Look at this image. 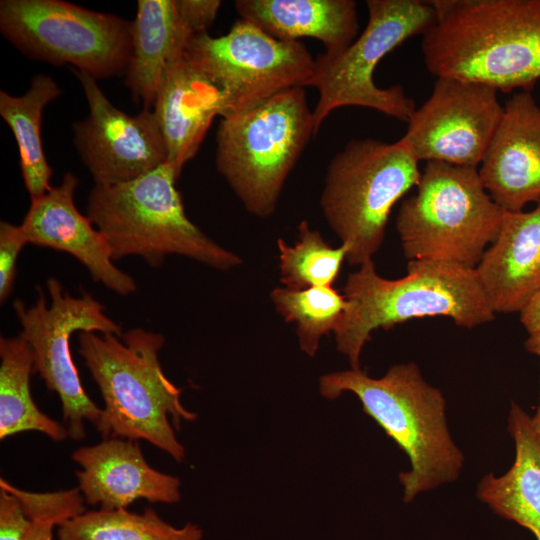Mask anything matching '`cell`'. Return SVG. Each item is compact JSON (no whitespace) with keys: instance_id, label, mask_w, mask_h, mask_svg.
<instances>
[{"instance_id":"obj_1","label":"cell","mask_w":540,"mask_h":540,"mask_svg":"<svg viewBox=\"0 0 540 540\" xmlns=\"http://www.w3.org/2000/svg\"><path fill=\"white\" fill-rule=\"evenodd\" d=\"M436 21L422 36L437 78L531 92L540 79V0H431Z\"/></svg>"},{"instance_id":"obj_2","label":"cell","mask_w":540,"mask_h":540,"mask_svg":"<svg viewBox=\"0 0 540 540\" xmlns=\"http://www.w3.org/2000/svg\"><path fill=\"white\" fill-rule=\"evenodd\" d=\"M162 334L133 328L121 337L79 333V353L104 401L97 429L104 438L145 440L175 461L185 457L173 426L197 414L181 403V390L164 374L159 352Z\"/></svg>"},{"instance_id":"obj_3","label":"cell","mask_w":540,"mask_h":540,"mask_svg":"<svg viewBox=\"0 0 540 540\" xmlns=\"http://www.w3.org/2000/svg\"><path fill=\"white\" fill-rule=\"evenodd\" d=\"M319 390L329 400L355 394L364 412L408 455L411 468L399 474L404 502L458 478L464 455L449 432L445 398L416 363L393 365L381 378L361 369L325 374Z\"/></svg>"},{"instance_id":"obj_4","label":"cell","mask_w":540,"mask_h":540,"mask_svg":"<svg viewBox=\"0 0 540 540\" xmlns=\"http://www.w3.org/2000/svg\"><path fill=\"white\" fill-rule=\"evenodd\" d=\"M344 296L349 306L334 334L351 369H361L362 349L378 328L437 316L473 328L495 318L476 270L444 262L408 261L405 276L386 279L368 260L348 275Z\"/></svg>"},{"instance_id":"obj_5","label":"cell","mask_w":540,"mask_h":540,"mask_svg":"<svg viewBox=\"0 0 540 540\" xmlns=\"http://www.w3.org/2000/svg\"><path fill=\"white\" fill-rule=\"evenodd\" d=\"M178 178L166 162L129 182L93 187L87 216L107 239L113 259L135 255L157 267L166 256L181 255L218 270L241 264L187 217Z\"/></svg>"},{"instance_id":"obj_6","label":"cell","mask_w":540,"mask_h":540,"mask_svg":"<svg viewBox=\"0 0 540 540\" xmlns=\"http://www.w3.org/2000/svg\"><path fill=\"white\" fill-rule=\"evenodd\" d=\"M416 187L396 217L404 256L475 269L505 215L478 168L427 162Z\"/></svg>"},{"instance_id":"obj_7","label":"cell","mask_w":540,"mask_h":540,"mask_svg":"<svg viewBox=\"0 0 540 540\" xmlns=\"http://www.w3.org/2000/svg\"><path fill=\"white\" fill-rule=\"evenodd\" d=\"M315 135L304 87L291 88L221 119L216 167L246 210L266 218L275 211L288 175Z\"/></svg>"},{"instance_id":"obj_8","label":"cell","mask_w":540,"mask_h":540,"mask_svg":"<svg viewBox=\"0 0 540 540\" xmlns=\"http://www.w3.org/2000/svg\"><path fill=\"white\" fill-rule=\"evenodd\" d=\"M419 162L398 142L350 140L330 160L320 205L331 230L360 266L381 247L393 206L421 178Z\"/></svg>"},{"instance_id":"obj_9","label":"cell","mask_w":540,"mask_h":540,"mask_svg":"<svg viewBox=\"0 0 540 540\" xmlns=\"http://www.w3.org/2000/svg\"><path fill=\"white\" fill-rule=\"evenodd\" d=\"M366 5L368 22L362 33L341 52L322 53L315 59L307 85L319 92L313 109L315 134L341 107L370 108L406 122L416 110L402 86L378 87L374 71L388 53L432 27L436 10L430 1L419 0H368Z\"/></svg>"},{"instance_id":"obj_10","label":"cell","mask_w":540,"mask_h":540,"mask_svg":"<svg viewBox=\"0 0 540 540\" xmlns=\"http://www.w3.org/2000/svg\"><path fill=\"white\" fill-rule=\"evenodd\" d=\"M132 22L63 0H2L0 31L21 53L105 79L125 74Z\"/></svg>"},{"instance_id":"obj_11","label":"cell","mask_w":540,"mask_h":540,"mask_svg":"<svg viewBox=\"0 0 540 540\" xmlns=\"http://www.w3.org/2000/svg\"><path fill=\"white\" fill-rule=\"evenodd\" d=\"M46 285L50 305L40 291L32 306L27 307L16 299L13 308L22 328L19 335L32 350L33 373H38L46 387L57 393L68 437L80 441L86 436L85 421L98 429L103 412L81 384L71 355L70 337L76 331L111 333L119 337L123 332L89 293L73 297L63 291L55 278H49Z\"/></svg>"},{"instance_id":"obj_12","label":"cell","mask_w":540,"mask_h":540,"mask_svg":"<svg viewBox=\"0 0 540 540\" xmlns=\"http://www.w3.org/2000/svg\"><path fill=\"white\" fill-rule=\"evenodd\" d=\"M184 56L224 93V117L253 109L291 88L306 87L315 67L300 41L279 40L241 18L224 35H195Z\"/></svg>"},{"instance_id":"obj_13","label":"cell","mask_w":540,"mask_h":540,"mask_svg":"<svg viewBox=\"0 0 540 540\" xmlns=\"http://www.w3.org/2000/svg\"><path fill=\"white\" fill-rule=\"evenodd\" d=\"M497 92L478 82L437 78L397 141L418 162L478 168L504 112Z\"/></svg>"},{"instance_id":"obj_14","label":"cell","mask_w":540,"mask_h":540,"mask_svg":"<svg viewBox=\"0 0 540 540\" xmlns=\"http://www.w3.org/2000/svg\"><path fill=\"white\" fill-rule=\"evenodd\" d=\"M89 106L73 124L74 144L96 186L134 180L167 162L166 144L153 110L129 115L115 107L92 76L72 68Z\"/></svg>"},{"instance_id":"obj_15","label":"cell","mask_w":540,"mask_h":540,"mask_svg":"<svg viewBox=\"0 0 540 540\" xmlns=\"http://www.w3.org/2000/svg\"><path fill=\"white\" fill-rule=\"evenodd\" d=\"M79 180L66 172L61 183L37 199L20 224L28 244L48 247L72 255L92 279L119 295L136 291L132 276L113 264L111 247L101 231L77 209L74 193Z\"/></svg>"},{"instance_id":"obj_16","label":"cell","mask_w":540,"mask_h":540,"mask_svg":"<svg viewBox=\"0 0 540 540\" xmlns=\"http://www.w3.org/2000/svg\"><path fill=\"white\" fill-rule=\"evenodd\" d=\"M478 173L505 212L540 200V106L531 92L514 93L505 103Z\"/></svg>"},{"instance_id":"obj_17","label":"cell","mask_w":540,"mask_h":540,"mask_svg":"<svg viewBox=\"0 0 540 540\" xmlns=\"http://www.w3.org/2000/svg\"><path fill=\"white\" fill-rule=\"evenodd\" d=\"M72 459L85 503L104 510L125 509L138 499L174 504L181 499L180 479L152 468L137 441L104 438L78 448Z\"/></svg>"},{"instance_id":"obj_18","label":"cell","mask_w":540,"mask_h":540,"mask_svg":"<svg viewBox=\"0 0 540 540\" xmlns=\"http://www.w3.org/2000/svg\"><path fill=\"white\" fill-rule=\"evenodd\" d=\"M152 110L166 144L167 162L180 176L214 118L226 116L227 100L216 84L182 56L166 67Z\"/></svg>"},{"instance_id":"obj_19","label":"cell","mask_w":540,"mask_h":540,"mask_svg":"<svg viewBox=\"0 0 540 540\" xmlns=\"http://www.w3.org/2000/svg\"><path fill=\"white\" fill-rule=\"evenodd\" d=\"M475 270L495 314L520 313L540 293V200L531 211L505 212Z\"/></svg>"},{"instance_id":"obj_20","label":"cell","mask_w":540,"mask_h":540,"mask_svg":"<svg viewBox=\"0 0 540 540\" xmlns=\"http://www.w3.org/2000/svg\"><path fill=\"white\" fill-rule=\"evenodd\" d=\"M235 9L269 35L283 41L318 39L326 54H337L358 35L353 0H237Z\"/></svg>"},{"instance_id":"obj_21","label":"cell","mask_w":540,"mask_h":540,"mask_svg":"<svg viewBox=\"0 0 540 540\" xmlns=\"http://www.w3.org/2000/svg\"><path fill=\"white\" fill-rule=\"evenodd\" d=\"M131 34L125 85L134 101L152 110L166 67L184 56L195 35L185 24L176 0H139Z\"/></svg>"},{"instance_id":"obj_22","label":"cell","mask_w":540,"mask_h":540,"mask_svg":"<svg viewBox=\"0 0 540 540\" xmlns=\"http://www.w3.org/2000/svg\"><path fill=\"white\" fill-rule=\"evenodd\" d=\"M508 430L515 443V460L501 476H483L477 497L499 516L528 529L540 540V439L531 417L512 403Z\"/></svg>"},{"instance_id":"obj_23","label":"cell","mask_w":540,"mask_h":540,"mask_svg":"<svg viewBox=\"0 0 540 540\" xmlns=\"http://www.w3.org/2000/svg\"><path fill=\"white\" fill-rule=\"evenodd\" d=\"M61 93L56 81L46 74L35 75L21 96L0 92V115L15 137L23 181L31 200L52 187L49 182L53 172L42 145L41 122L45 107Z\"/></svg>"},{"instance_id":"obj_24","label":"cell","mask_w":540,"mask_h":540,"mask_svg":"<svg viewBox=\"0 0 540 540\" xmlns=\"http://www.w3.org/2000/svg\"><path fill=\"white\" fill-rule=\"evenodd\" d=\"M0 439L37 431L53 441L68 437L64 424L43 413L30 391L33 354L20 336L0 338Z\"/></svg>"},{"instance_id":"obj_25","label":"cell","mask_w":540,"mask_h":540,"mask_svg":"<svg viewBox=\"0 0 540 540\" xmlns=\"http://www.w3.org/2000/svg\"><path fill=\"white\" fill-rule=\"evenodd\" d=\"M58 540H201L193 523L174 527L152 509L134 513L125 509L85 511L58 526Z\"/></svg>"},{"instance_id":"obj_26","label":"cell","mask_w":540,"mask_h":540,"mask_svg":"<svg viewBox=\"0 0 540 540\" xmlns=\"http://www.w3.org/2000/svg\"><path fill=\"white\" fill-rule=\"evenodd\" d=\"M270 298L284 320L296 324L299 346L311 357L321 337L337 329L349 306L344 294L332 286L301 290L276 287Z\"/></svg>"},{"instance_id":"obj_27","label":"cell","mask_w":540,"mask_h":540,"mask_svg":"<svg viewBox=\"0 0 540 540\" xmlns=\"http://www.w3.org/2000/svg\"><path fill=\"white\" fill-rule=\"evenodd\" d=\"M277 247L280 281L294 290L332 286L348 253L345 244L330 246L306 220L299 223L298 241L293 246L279 238Z\"/></svg>"},{"instance_id":"obj_28","label":"cell","mask_w":540,"mask_h":540,"mask_svg":"<svg viewBox=\"0 0 540 540\" xmlns=\"http://www.w3.org/2000/svg\"><path fill=\"white\" fill-rule=\"evenodd\" d=\"M30 525L23 540H53V529L85 511L84 499L77 488L55 492L15 489Z\"/></svg>"},{"instance_id":"obj_29","label":"cell","mask_w":540,"mask_h":540,"mask_svg":"<svg viewBox=\"0 0 540 540\" xmlns=\"http://www.w3.org/2000/svg\"><path fill=\"white\" fill-rule=\"evenodd\" d=\"M28 244L20 225L0 222V300L4 302L12 293L16 264L23 247Z\"/></svg>"},{"instance_id":"obj_30","label":"cell","mask_w":540,"mask_h":540,"mask_svg":"<svg viewBox=\"0 0 540 540\" xmlns=\"http://www.w3.org/2000/svg\"><path fill=\"white\" fill-rule=\"evenodd\" d=\"M29 525L19 500L0 488V540H23Z\"/></svg>"},{"instance_id":"obj_31","label":"cell","mask_w":540,"mask_h":540,"mask_svg":"<svg viewBox=\"0 0 540 540\" xmlns=\"http://www.w3.org/2000/svg\"><path fill=\"white\" fill-rule=\"evenodd\" d=\"M177 8L190 31L194 34L206 32L221 7L219 0H176Z\"/></svg>"},{"instance_id":"obj_32","label":"cell","mask_w":540,"mask_h":540,"mask_svg":"<svg viewBox=\"0 0 540 540\" xmlns=\"http://www.w3.org/2000/svg\"><path fill=\"white\" fill-rule=\"evenodd\" d=\"M520 321L528 334L540 331V293L520 312Z\"/></svg>"},{"instance_id":"obj_33","label":"cell","mask_w":540,"mask_h":540,"mask_svg":"<svg viewBox=\"0 0 540 540\" xmlns=\"http://www.w3.org/2000/svg\"><path fill=\"white\" fill-rule=\"evenodd\" d=\"M525 348L528 352L540 356V331L529 334L525 341Z\"/></svg>"},{"instance_id":"obj_34","label":"cell","mask_w":540,"mask_h":540,"mask_svg":"<svg viewBox=\"0 0 540 540\" xmlns=\"http://www.w3.org/2000/svg\"><path fill=\"white\" fill-rule=\"evenodd\" d=\"M531 425H532V428H533L535 434L540 439V400H539V405H538V408H537L534 416L531 417Z\"/></svg>"}]
</instances>
